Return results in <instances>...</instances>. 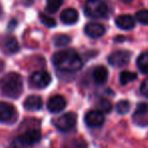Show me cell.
<instances>
[{
  "label": "cell",
  "instance_id": "1",
  "mask_svg": "<svg viewBox=\"0 0 148 148\" xmlns=\"http://www.w3.org/2000/svg\"><path fill=\"white\" fill-rule=\"evenodd\" d=\"M52 62L57 70L63 73H75L83 66L82 59L74 49H64L55 53L52 57Z\"/></svg>",
  "mask_w": 148,
  "mask_h": 148
},
{
  "label": "cell",
  "instance_id": "2",
  "mask_svg": "<svg viewBox=\"0 0 148 148\" xmlns=\"http://www.w3.org/2000/svg\"><path fill=\"white\" fill-rule=\"evenodd\" d=\"M22 78L17 73H8L0 80V91L4 97L16 99L22 93Z\"/></svg>",
  "mask_w": 148,
  "mask_h": 148
},
{
  "label": "cell",
  "instance_id": "3",
  "mask_svg": "<svg viewBox=\"0 0 148 148\" xmlns=\"http://www.w3.org/2000/svg\"><path fill=\"white\" fill-rule=\"evenodd\" d=\"M109 7L105 0H86L84 4V13L87 17L101 19L108 15Z\"/></svg>",
  "mask_w": 148,
  "mask_h": 148
},
{
  "label": "cell",
  "instance_id": "4",
  "mask_svg": "<svg viewBox=\"0 0 148 148\" xmlns=\"http://www.w3.org/2000/svg\"><path fill=\"white\" fill-rule=\"evenodd\" d=\"M42 134L39 130L36 129H32V130H28L24 133L20 134L19 136L16 138L14 141V148H17L19 146H32V145L36 144L41 140Z\"/></svg>",
  "mask_w": 148,
  "mask_h": 148
},
{
  "label": "cell",
  "instance_id": "5",
  "mask_svg": "<svg viewBox=\"0 0 148 148\" xmlns=\"http://www.w3.org/2000/svg\"><path fill=\"white\" fill-rule=\"evenodd\" d=\"M52 81L51 75L46 71H37L31 75L28 82L35 89H44L50 85Z\"/></svg>",
  "mask_w": 148,
  "mask_h": 148
},
{
  "label": "cell",
  "instance_id": "6",
  "mask_svg": "<svg viewBox=\"0 0 148 148\" xmlns=\"http://www.w3.org/2000/svg\"><path fill=\"white\" fill-rule=\"evenodd\" d=\"M77 122V116L74 113H66L64 115L60 116L59 118L56 119L55 121V126L58 130L62 131V132H67V131L71 130L74 128Z\"/></svg>",
  "mask_w": 148,
  "mask_h": 148
},
{
  "label": "cell",
  "instance_id": "7",
  "mask_svg": "<svg viewBox=\"0 0 148 148\" xmlns=\"http://www.w3.org/2000/svg\"><path fill=\"white\" fill-rule=\"evenodd\" d=\"M131 60V53L128 51H116L108 58V62L113 66L121 68L129 64Z\"/></svg>",
  "mask_w": 148,
  "mask_h": 148
},
{
  "label": "cell",
  "instance_id": "8",
  "mask_svg": "<svg viewBox=\"0 0 148 148\" xmlns=\"http://www.w3.org/2000/svg\"><path fill=\"white\" fill-rule=\"evenodd\" d=\"M0 47L5 53L12 55L19 51V45L12 35H2L0 37Z\"/></svg>",
  "mask_w": 148,
  "mask_h": 148
},
{
  "label": "cell",
  "instance_id": "9",
  "mask_svg": "<svg viewBox=\"0 0 148 148\" xmlns=\"http://www.w3.org/2000/svg\"><path fill=\"white\" fill-rule=\"evenodd\" d=\"M133 121L137 125L147 126L148 125V104L139 103L133 114Z\"/></svg>",
  "mask_w": 148,
  "mask_h": 148
},
{
  "label": "cell",
  "instance_id": "10",
  "mask_svg": "<svg viewBox=\"0 0 148 148\" xmlns=\"http://www.w3.org/2000/svg\"><path fill=\"white\" fill-rule=\"evenodd\" d=\"M84 121L87 126L91 127V128H97V127L103 126L104 122H105V117L101 112L97 111V110H90L85 115Z\"/></svg>",
  "mask_w": 148,
  "mask_h": 148
},
{
  "label": "cell",
  "instance_id": "11",
  "mask_svg": "<svg viewBox=\"0 0 148 148\" xmlns=\"http://www.w3.org/2000/svg\"><path fill=\"white\" fill-rule=\"evenodd\" d=\"M66 107V100L63 96L56 95L50 98V100L47 103V108L51 113L57 114L63 111Z\"/></svg>",
  "mask_w": 148,
  "mask_h": 148
},
{
  "label": "cell",
  "instance_id": "12",
  "mask_svg": "<svg viewBox=\"0 0 148 148\" xmlns=\"http://www.w3.org/2000/svg\"><path fill=\"white\" fill-rule=\"evenodd\" d=\"M84 32L90 38H99L106 32V28L103 24L97 22H89L85 25Z\"/></svg>",
  "mask_w": 148,
  "mask_h": 148
},
{
  "label": "cell",
  "instance_id": "13",
  "mask_svg": "<svg viewBox=\"0 0 148 148\" xmlns=\"http://www.w3.org/2000/svg\"><path fill=\"white\" fill-rule=\"evenodd\" d=\"M115 22H116V25L120 29L123 30H131L136 25L135 18L133 16L129 15V14H124V15L118 16L116 18V21Z\"/></svg>",
  "mask_w": 148,
  "mask_h": 148
},
{
  "label": "cell",
  "instance_id": "14",
  "mask_svg": "<svg viewBox=\"0 0 148 148\" xmlns=\"http://www.w3.org/2000/svg\"><path fill=\"white\" fill-rule=\"evenodd\" d=\"M14 117V108L11 104L0 102V123L9 122Z\"/></svg>",
  "mask_w": 148,
  "mask_h": 148
},
{
  "label": "cell",
  "instance_id": "15",
  "mask_svg": "<svg viewBox=\"0 0 148 148\" xmlns=\"http://www.w3.org/2000/svg\"><path fill=\"white\" fill-rule=\"evenodd\" d=\"M60 19L64 24H74L78 20V12L74 8H66L60 14Z\"/></svg>",
  "mask_w": 148,
  "mask_h": 148
},
{
  "label": "cell",
  "instance_id": "16",
  "mask_svg": "<svg viewBox=\"0 0 148 148\" xmlns=\"http://www.w3.org/2000/svg\"><path fill=\"white\" fill-rule=\"evenodd\" d=\"M24 106L28 111H39L42 109V106H43V100L41 97L36 95L28 96L24 101Z\"/></svg>",
  "mask_w": 148,
  "mask_h": 148
},
{
  "label": "cell",
  "instance_id": "17",
  "mask_svg": "<svg viewBox=\"0 0 148 148\" xmlns=\"http://www.w3.org/2000/svg\"><path fill=\"white\" fill-rule=\"evenodd\" d=\"M108 78H109V72H108L107 68L103 66H99L93 70L92 79L95 84L104 85L108 81Z\"/></svg>",
  "mask_w": 148,
  "mask_h": 148
},
{
  "label": "cell",
  "instance_id": "18",
  "mask_svg": "<svg viewBox=\"0 0 148 148\" xmlns=\"http://www.w3.org/2000/svg\"><path fill=\"white\" fill-rule=\"evenodd\" d=\"M137 68L139 69L141 73L148 75V51L141 53L137 59Z\"/></svg>",
  "mask_w": 148,
  "mask_h": 148
},
{
  "label": "cell",
  "instance_id": "19",
  "mask_svg": "<svg viewBox=\"0 0 148 148\" xmlns=\"http://www.w3.org/2000/svg\"><path fill=\"white\" fill-rule=\"evenodd\" d=\"M137 79V74L130 71H123L119 76V82L122 86L129 84L130 82H133Z\"/></svg>",
  "mask_w": 148,
  "mask_h": 148
},
{
  "label": "cell",
  "instance_id": "20",
  "mask_svg": "<svg viewBox=\"0 0 148 148\" xmlns=\"http://www.w3.org/2000/svg\"><path fill=\"white\" fill-rule=\"evenodd\" d=\"M70 41H71V38L67 34H57L53 37V43L57 47H66L69 45Z\"/></svg>",
  "mask_w": 148,
  "mask_h": 148
},
{
  "label": "cell",
  "instance_id": "21",
  "mask_svg": "<svg viewBox=\"0 0 148 148\" xmlns=\"http://www.w3.org/2000/svg\"><path fill=\"white\" fill-rule=\"evenodd\" d=\"M63 4V0H46V11L48 13H55Z\"/></svg>",
  "mask_w": 148,
  "mask_h": 148
},
{
  "label": "cell",
  "instance_id": "22",
  "mask_svg": "<svg viewBox=\"0 0 148 148\" xmlns=\"http://www.w3.org/2000/svg\"><path fill=\"white\" fill-rule=\"evenodd\" d=\"M130 110V103L127 100H122L119 101L116 105V111L120 115H125L127 114Z\"/></svg>",
  "mask_w": 148,
  "mask_h": 148
},
{
  "label": "cell",
  "instance_id": "23",
  "mask_svg": "<svg viewBox=\"0 0 148 148\" xmlns=\"http://www.w3.org/2000/svg\"><path fill=\"white\" fill-rule=\"evenodd\" d=\"M135 19L143 25H148V9H141L136 12Z\"/></svg>",
  "mask_w": 148,
  "mask_h": 148
},
{
  "label": "cell",
  "instance_id": "24",
  "mask_svg": "<svg viewBox=\"0 0 148 148\" xmlns=\"http://www.w3.org/2000/svg\"><path fill=\"white\" fill-rule=\"evenodd\" d=\"M97 107H99V112H101V113H105V114L110 113V112L112 111V109H113L112 103L107 99H101V101H99Z\"/></svg>",
  "mask_w": 148,
  "mask_h": 148
},
{
  "label": "cell",
  "instance_id": "25",
  "mask_svg": "<svg viewBox=\"0 0 148 148\" xmlns=\"http://www.w3.org/2000/svg\"><path fill=\"white\" fill-rule=\"evenodd\" d=\"M40 19H41L42 23H43L44 25L48 26V27H55V26L57 25L56 20L54 19L53 17H51V16L47 15V14H45V13H40Z\"/></svg>",
  "mask_w": 148,
  "mask_h": 148
},
{
  "label": "cell",
  "instance_id": "26",
  "mask_svg": "<svg viewBox=\"0 0 148 148\" xmlns=\"http://www.w3.org/2000/svg\"><path fill=\"white\" fill-rule=\"evenodd\" d=\"M140 92L144 97L148 98V79H145L140 86Z\"/></svg>",
  "mask_w": 148,
  "mask_h": 148
},
{
  "label": "cell",
  "instance_id": "27",
  "mask_svg": "<svg viewBox=\"0 0 148 148\" xmlns=\"http://www.w3.org/2000/svg\"><path fill=\"white\" fill-rule=\"evenodd\" d=\"M16 25H17V21H16V19H11L9 22V24H8V26H7V29L9 31H12L14 28H15Z\"/></svg>",
  "mask_w": 148,
  "mask_h": 148
},
{
  "label": "cell",
  "instance_id": "28",
  "mask_svg": "<svg viewBox=\"0 0 148 148\" xmlns=\"http://www.w3.org/2000/svg\"><path fill=\"white\" fill-rule=\"evenodd\" d=\"M125 38H126V37H124V36H117L116 38H115V41H116V42H120V41H124Z\"/></svg>",
  "mask_w": 148,
  "mask_h": 148
},
{
  "label": "cell",
  "instance_id": "29",
  "mask_svg": "<svg viewBox=\"0 0 148 148\" xmlns=\"http://www.w3.org/2000/svg\"><path fill=\"white\" fill-rule=\"evenodd\" d=\"M120 1L123 2V3H125V4H129V3H131L133 0H120Z\"/></svg>",
  "mask_w": 148,
  "mask_h": 148
},
{
  "label": "cell",
  "instance_id": "30",
  "mask_svg": "<svg viewBox=\"0 0 148 148\" xmlns=\"http://www.w3.org/2000/svg\"><path fill=\"white\" fill-rule=\"evenodd\" d=\"M3 69H4V64H3V62H2V60H0V72H1Z\"/></svg>",
  "mask_w": 148,
  "mask_h": 148
},
{
  "label": "cell",
  "instance_id": "31",
  "mask_svg": "<svg viewBox=\"0 0 148 148\" xmlns=\"http://www.w3.org/2000/svg\"><path fill=\"white\" fill-rule=\"evenodd\" d=\"M0 13H1V8H0Z\"/></svg>",
  "mask_w": 148,
  "mask_h": 148
}]
</instances>
